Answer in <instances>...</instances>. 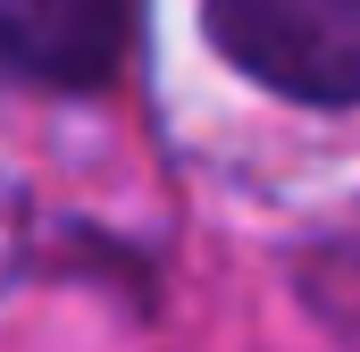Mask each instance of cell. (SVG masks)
I'll list each match as a JSON object with an SVG mask.
<instances>
[{"label": "cell", "instance_id": "6da1fadb", "mask_svg": "<svg viewBox=\"0 0 360 352\" xmlns=\"http://www.w3.org/2000/svg\"><path fill=\"white\" fill-rule=\"evenodd\" d=\"M218 51L293 101H360V0H210Z\"/></svg>", "mask_w": 360, "mask_h": 352}, {"label": "cell", "instance_id": "7a4b0ae2", "mask_svg": "<svg viewBox=\"0 0 360 352\" xmlns=\"http://www.w3.org/2000/svg\"><path fill=\"white\" fill-rule=\"evenodd\" d=\"M134 0H0V68L42 84H101L126 59Z\"/></svg>", "mask_w": 360, "mask_h": 352}]
</instances>
